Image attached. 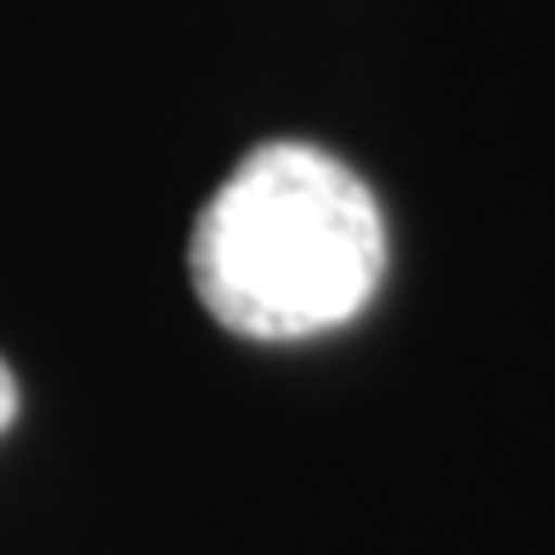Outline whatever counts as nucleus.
<instances>
[{"label": "nucleus", "mask_w": 555, "mask_h": 555, "mask_svg": "<svg viewBox=\"0 0 555 555\" xmlns=\"http://www.w3.org/2000/svg\"><path fill=\"white\" fill-rule=\"evenodd\" d=\"M193 289L249 340L351 323L386 278V216L358 170L307 142H267L193 221Z\"/></svg>", "instance_id": "obj_1"}, {"label": "nucleus", "mask_w": 555, "mask_h": 555, "mask_svg": "<svg viewBox=\"0 0 555 555\" xmlns=\"http://www.w3.org/2000/svg\"><path fill=\"white\" fill-rule=\"evenodd\" d=\"M12 414H17V380H12V369L0 363V431L12 425Z\"/></svg>", "instance_id": "obj_2"}]
</instances>
